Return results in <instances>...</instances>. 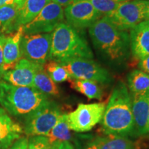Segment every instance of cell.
<instances>
[{
  "instance_id": "6da1fadb",
  "label": "cell",
  "mask_w": 149,
  "mask_h": 149,
  "mask_svg": "<svg viewBox=\"0 0 149 149\" xmlns=\"http://www.w3.org/2000/svg\"><path fill=\"white\" fill-rule=\"evenodd\" d=\"M101 122L104 135L134 137L131 96L124 81H119L113 88Z\"/></svg>"
},
{
  "instance_id": "7a4b0ae2",
  "label": "cell",
  "mask_w": 149,
  "mask_h": 149,
  "mask_svg": "<svg viewBox=\"0 0 149 149\" xmlns=\"http://www.w3.org/2000/svg\"><path fill=\"white\" fill-rule=\"evenodd\" d=\"M89 34L94 47L109 62L121 64L129 57V34L117 29L107 16L89 27Z\"/></svg>"
},
{
  "instance_id": "3957f363",
  "label": "cell",
  "mask_w": 149,
  "mask_h": 149,
  "mask_svg": "<svg viewBox=\"0 0 149 149\" xmlns=\"http://www.w3.org/2000/svg\"><path fill=\"white\" fill-rule=\"evenodd\" d=\"M72 58L93 59V53L78 30L61 22L51 33L49 60L62 63Z\"/></svg>"
},
{
  "instance_id": "277c9868",
  "label": "cell",
  "mask_w": 149,
  "mask_h": 149,
  "mask_svg": "<svg viewBox=\"0 0 149 149\" xmlns=\"http://www.w3.org/2000/svg\"><path fill=\"white\" fill-rule=\"evenodd\" d=\"M48 100L34 87L16 86L0 80V107L15 118L24 120Z\"/></svg>"
},
{
  "instance_id": "5b68a950",
  "label": "cell",
  "mask_w": 149,
  "mask_h": 149,
  "mask_svg": "<svg viewBox=\"0 0 149 149\" xmlns=\"http://www.w3.org/2000/svg\"><path fill=\"white\" fill-rule=\"evenodd\" d=\"M61 114L59 105L48 100L24 120V133L31 136H46Z\"/></svg>"
},
{
  "instance_id": "8992f818",
  "label": "cell",
  "mask_w": 149,
  "mask_h": 149,
  "mask_svg": "<svg viewBox=\"0 0 149 149\" xmlns=\"http://www.w3.org/2000/svg\"><path fill=\"white\" fill-rule=\"evenodd\" d=\"M68 70L71 79L94 81L102 85L113 81L111 73L93 59L72 58L60 63Z\"/></svg>"
},
{
  "instance_id": "52a82bcc",
  "label": "cell",
  "mask_w": 149,
  "mask_h": 149,
  "mask_svg": "<svg viewBox=\"0 0 149 149\" xmlns=\"http://www.w3.org/2000/svg\"><path fill=\"white\" fill-rule=\"evenodd\" d=\"M146 0H130L120 3L115 10L105 16L117 29L127 31L146 20Z\"/></svg>"
},
{
  "instance_id": "ba28073f",
  "label": "cell",
  "mask_w": 149,
  "mask_h": 149,
  "mask_svg": "<svg viewBox=\"0 0 149 149\" xmlns=\"http://www.w3.org/2000/svg\"><path fill=\"white\" fill-rule=\"evenodd\" d=\"M105 109V102L79 104L77 109L68 114L70 130L77 133L90 131L101 122Z\"/></svg>"
},
{
  "instance_id": "9c48e42d",
  "label": "cell",
  "mask_w": 149,
  "mask_h": 149,
  "mask_svg": "<svg viewBox=\"0 0 149 149\" xmlns=\"http://www.w3.org/2000/svg\"><path fill=\"white\" fill-rule=\"evenodd\" d=\"M51 33L24 35L20 43L22 58L43 65L49 60Z\"/></svg>"
},
{
  "instance_id": "30bf717a",
  "label": "cell",
  "mask_w": 149,
  "mask_h": 149,
  "mask_svg": "<svg viewBox=\"0 0 149 149\" xmlns=\"http://www.w3.org/2000/svg\"><path fill=\"white\" fill-rule=\"evenodd\" d=\"M64 19L63 7L51 1L33 20L23 26L24 35L52 33Z\"/></svg>"
},
{
  "instance_id": "8fae6325",
  "label": "cell",
  "mask_w": 149,
  "mask_h": 149,
  "mask_svg": "<svg viewBox=\"0 0 149 149\" xmlns=\"http://www.w3.org/2000/svg\"><path fill=\"white\" fill-rule=\"evenodd\" d=\"M64 15L66 24L78 31L91 27L102 15L88 0H79L67 6Z\"/></svg>"
},
{
  "instance_id": "7c38bea8",
  "label": "cell",
  "mask_w": 149,
  "mask_h": 149,
  "mask_svg": "<svg viewBox=\"0 0 149 149\" xmlns=\"http://www.w3.org/2000/svg\"><path fill=\"white\" fill-rule=\"evenodd\" d=\"M42 66L21 58L13 68L3 72L1 78L6 82L16 86L33 87L35 73Z\"/></svg>"
},
{
  "instance_id": "4fadbf2b",
  "label": "cell",
  "mask_w": 149,
  "mask_h": 149,
  "mask_svg": "<svg viewBox=\"0 0 149 149\" xmlns=\"http://www.w3.org/2000/svg\"><path fill=\"white\" fill-rule=\"evenodd\" d=\"M134 122V137L147 135L149 113V91L144 93H130Z\"/></svg>"
},
{
  "instance_id": "5bb4252c",
  "label": "cell",
  "mask_w": 149,
  "mask_h": 149,
  "mask_svg": "<svg viewBox=\"0 0 149 149\" xmlns=\"http://www.w3.org/2000/svg\"><path fill=\"white\" fill-rule=\"evenodd\" d=\"M23 134V126L0 107V149H8Z\"/></svg>"
},
{
  "instance_id": "9a60e30c",
  "label": "cell",
  "mask_w": 149,
  "mask_h": 149,
  "mask_svg": "<svg viewBox=\"0 0 149 149\" xmlns=\"http://www.w3.org/2000/svg\"><path fill=\"white\" fill-rule=\"evenodd\" d=\"M130 51L133 57L140 59L149 55V20L136 25L130 32Z\"/></svg>"
},
{
  "instance_id": "2e32d148",
  "label": "cell",
  "mask_w": 149,
  "mask_h": 149,
  "mask_svg": "<svg viewBox=\"0 0 149 149\" xmlns=\"http://www.w3.org/2000/svg\"><path fill=\"white\" fill-rule=\"evenodd\" d=\"M24 35L23 26L7 35L3 45V72L11 69L22 58L20 43Z\"/></svg>"
},
{
  "instance_id": "e0dca14e",
  "label": "cell",
  "mask_w": 149,
  "mask_h": 149,
  "mask_svg": "<svg viewBox=\"0 0 149 149\" xmlns=\"http://www.w3.org/2000/svg\"><path fill=\"white\" fill-rule=\"evenodd\" d=\"M96 149H135V142L124 136L105 135L92 137L88 141Z\"/></svg>"
},
{
  "instance_id": "ac0fdd59",
  "label": "cell",
  "mask_w": 149,
  "mask_h": 149,
  "mask_svg": "<svg viewBox=\"0 0 149 149\" xmlns=\"http://www.w3.org/2000/svg\"><path fill=\"white\" fill-rule=\"evenodd\" d=\"M51 0H25L19 8L14 24V31L33 20Z\"/></svg>"
},
{
  "instance_id": "d6986e66",
  "label": "cell",
  "mask_w": 149,
  "mask_h": 149,
  "mask_svg": "<svg viewBox=\"0 0 149 149\" xmlns=\"http://www.w3.org/2000/svg\"><path fill=\"white\" fill-rule=\"evenodd\" d=\"M70 130L68 122V114L61 113L55 125L46 135L53 149H57L61 142L71 140L72 134Z\"/></svg>"
},
{
  "instance_id": "ffe728a7",
  "label": "cell",
  "mask_w": 149,
  "mask_h": 149,
  "mask_svg": "<svg viewBox=\"0 0 149 149\" xmlns=\"http://www.w3.org/2000/svg\"><path fill=\"white\" fill-rule=\"evenodd\" d=\"M69 81L72 88L81 93L89 100H102L103 98V88L102 84L98 82L83 79H70Z\"/></svg>"
},
{
  "instance_id": "44dd1931",
  "label": "cell",
  "mask_w": 149,
  "mask_h": 149,
  "mask_svg": "<svg viewBox=\"0 0 149 149\" xmlns=\"http://www.w3.org/2000/svg\"><path fill=\"white\" fill-rule=\"evenodd\" d=\"M33 87L48 97L59 95L58 87L45 71L44 66H40L35 73Z\"/></svg>"
},
{
  "instance_id": "7402d4cb",
  "label": "cell",
  "mask_w": 149,
  "mask_h": 149,
  "mask_svg": "<svg viewBox=\"0 0 149 149\" xmlns=\"http://www.w3.org/2000/svg\"><path fill=\"white\" fill-rule=\"evenodd\" d=\"M19 8L16 3L0 7V34H10L14 31V24Z\"/></svg>"
},
{
  "instance_id": "603a6c76",
  "label": "cell",
  "mask_w": 149,
  "mask_h": 149,
  "mask_svg": "<svg viewBox=\"0 0 149 149\" xmlns=\"http://www.w3.org/2000/svg\"><path fill=\"white\" fill-rule=\"evenodd\" d=\"M128 88L130 93H144L149 91V74L135 69L127 75Z\"/></svg>"
},
{
  "instance_id": "cb8c5ba5",
  "label": "cell",
  "mask_w": 149,
  "mask_h": 149,
  "mask_svg": "<svg viewBox=\"0 0 149 149\" xmlns=\"http://www.w3.org/2000/svg\"><path fill=\"white\" fill-rule=\"evenodd\" d=\"M44 68L55 83H61L71 79L66 68L57 61L48 60L44 65Z\"/></svg>"
},
{
  "instance_id": "d4e9b609",
  "label": "cell",
  "mask_w": 149,
  "mask_h": 149,
  "mask_svg": "<svg viewBox=\"0 0 149 149\" xmlns=\"http://www.w3.org/2000/svg\"><path fill=\"white\" fill-rule=\"evenodd\" d=\"M95 8L102 15H108L115 10L120 3L114 0H88Z\"/></svg>"
},
{
  "instance_id": "484cf974",
  "label": "cell",
  "mask_w": 149,
  "mask_h": 149,
  "mask_svg": "<svg viewBox=\"0 0 149 149\" xmlns=\"http://www.w3.org/2000/svg\"><path fill=\"white\" fill-rule=\"evenodd\" d=\"M28 149H53L46 136L37 135L29 137Z\"/></svg>"
},
{
  "instance_id": "4316f807",
  "label": "cell",
  "mask_w": 149,
  "mask_h": 149,
  "mask_svg": "<svg viewBox=\"0 0 149 149\" xmlns=\"http://www.w3.org/2000/svg\"><path fill=\"white\" fill-rule=\"evenodd\" d=\"M28 144H29V137L27 136L19 138L11 145L8 149H28Z\"/></svg>"
},
{
  "instance_id": "83f0119b",
  "label": "cell",
  "mask_w": 149,
  "mask_h": 149,
  "mask_svg": "<svg viewBox=\"0 0 149 149\" xmlns=\"http://www.w3.org/2000/svg\"><path fill=\"white\" fill-rule=\"evenodd\" d=\"M6 35L4 34H0V79L3 73V45H4Z\"/></svg>"
},
{
  "instance_id": "f1b7e54d",
  "label": "cell",
  "mask_w": 149,
  "mask_h": 149,
  "mask_svg": "<svg viewBox=\"0 0 149 149\" xmlns=\"http://www.w3.org/2000/svg\"><path fill=\"white\" fill-rule=\"evenodd\" d=\"M138 68L141 71L149 74V55L139 59Z\"/></svg>"
},
{
  "instance_id": "f546056e",
  "label": "cell",
  "mask_w": 149,
  "mask_h": 149,
  "mask_svg": "<svg viewBox=\"0 0 149 149\" xmlns=\"http://www.w3.org/2000/svg\"><path fill=\"white\" fill-rule=\"evenodd\" d=\"M79 1V0H51V1L55 2L61 7H66L67 6L71 4V3L75 2V1Z\"/></svg>"
},
{
  "instance_id": "4dcf8cb0",
  "label": "cell",
  "mask_w": 149,
  "mask_h": 149,
  "mask_svg": "<svg viewBox=\"0 0 149 149\" xmlns=\"http://www.w3.org/2000/svg\"><path fill=\"white\" fill-rule=\"evenodd\" d=\"M57 149H74L70 141H64L61 142L57 147Z\"/></svg>"
},
{
  "instance_id": "1f68e13d",
  "label": "cell",
  "mask_w": 149,
  "mask_h": 149,
  "mask_svg": "<svg viewBox=\"0 0 149 149\" xmlns=\"http://www.w3.org/2000/svg\"><path fill=\"white\" fill-rule=\"evenodd\" d=\"M15 3V0H0V7L4 6L12 5Z\"/></svg>"
},
{
  "instance_id": "d6a6232c",
  "label": "cell",
  "mask_w": 149,
  "mask_h": 149,
  "mask_svg": "<svg viewBox=\"0 0 149 149\" xmlns=\"http://www.w3.org/2000/svg\"><path fill=\"white\" fill-rule=\"evenodd\" d=\"M75 144H76V145H77V149H82L81 148V146H80V145L79 144V143H78L77 141H76ZM83 149H96V148H95L94 146H93L92 145H91L90 144H88V143H87V144L86 145L85 147Z\"/></svg>"
},
{
  "instance_id": "836d02e7",
  "label": "cell",
  "mask_w": 149,
  "mask_h": 149,
  "mask_svg": "<svg viewBox=\"0 0 149 149\" xmlns=\"http://www.w3.org/2000/svg\"><path fill=\"white\" fill-rule=\"evenodd\" d=\"M24 1H25V0H15V2L16 4L17 5L18 8H19L20 7L22 6V5L23 4Z\"/></svg>"
},
{
  "instance_id": "e575fe53",
  "label": "cell",
  "mask_w": 149,
  "mask_h": 149,
  "mask_svg": "<svg viewBox=\"0 0 149 149\" xmlns=\"http://www.w3.org/2000/svg\"><path fill=\"white\" fill-rule=\"evenodd\" d=\"M146 20H149V1H147V7H146Z\"/></svg>"
},
{
  "instance_id": "d590c367",
  "label": "cell",
  "mask_w": 149,
  "mask_h": 149,
  "mask_svg": "<svg viewBox=\"0 0 149 149\" xmlns=\"http://www.w3.org/2000/svg\"><path fill=\"white\" fill-rule=\"evenodd\" d=\"M114 1H117V2H118V3H122V2H124V1H130V0H114Z\"/></svg>"
},
{
  "instance_id": "8d00e7d4",
  "label": "cell",
  "mask_w": 149,
  "mask_h": 149,
  "mask_svg": "<svg viewBox=\"0 0 149 149\" xmlns=\"http://www.w3.org/2000/svg\"><path fill=\"white\" fill-rule=\"evenodd\" d=\"M147 135L149 136V113H148V127H147Z\"/></svg>"
}]
</instances>
